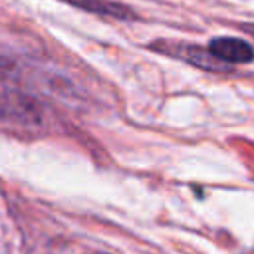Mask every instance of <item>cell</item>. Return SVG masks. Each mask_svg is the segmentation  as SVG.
Segmentation results:
<instances>
[{
  "instance_id": "obj_2",
  "label": "cell",
  "mask_w": 254,
  "mask_h": 254,
  "mask_svg": "<svg viewBox=\"0 0 254 254\" xmlns=\"http://www.w3.org/2000/svg\"><path fill=\"white\" fill-rule=\"evenodd\" d=\"M65 4H71L79 10L97 14V16H107V18H115V20H135L137 14L119 2H111V0H62Z\"/></svg>"
},
{
  "instance_id": "obj_4",
  "label": "cell",
  "mask_w": 254,
  "mask_h": 254,
  "mask_svg": "<svg viewBox=\"0 0 254 254\" xmlns=\"http://www.w3.org/2000/svg\"><path fill=\"white\" fill-rule=\"evenodd\" d=\"M242 30H244V32H248V34H252V36H254V24H242Z\"/></svg>"
},
{
  "instance_id": "obj_3",
  "label": "cell",
  "mask_w": 254,
  "mask_h": 254,
  "mask_svg": "<svg viewBox=\"0 0 254 254\" xmlns=\"http://www.w3.org/2000/svg\"><path fill=\"white\" fill-rule=\"evenodd\" d=\"M181 58H185L189 64L200 67V69H208V71H228L230 64L218 60L208 48H200V46H185V50H181Z\"/></svg>"
},
{
  "instance_id": "obj_5",
  "label": "cell",
  "mask_w": 254,
  "mask_h": 254,
  "mask_svg": "<svg viewBox=\"0 0 254 254\" xmlns=\"http://www.w3.org/2000/svg\"><path fill=\"white\" fill-rule=\"evenodd\" d=\"M97 254H101V252H97Z\"/></svg>"
},
{
  "instance_id": "obj_1",
  "label": "cell",
  "mask_w": 254,
  "mask_h": 254,
  "mask_svg": "<svg viewBox=\"0 0 254 254\" xmlns=\"http://www.w3.org/2000/svg\"><path fill=\"white\" fill-rule=\"evenodd\" d=\"M208 50L226 64H246L254 60V48L240 38H230V36L212 38Z\"/></svg>"
}]
</instances>
